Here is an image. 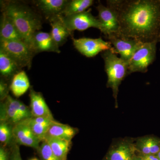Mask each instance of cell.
Listing matches in <instances>:
<instances>
[{"label":"cell","instance_id":"obj_1","mask_svg":"<svg viewBox=\"0 0 160 160\" xmlns=\"http://www.w3.org/2000/svg\"><path fill=\"white\" fill-rule=\"evenodd\" d=\"M107 6L114 12L118 35L143 43L159 41L160 0H109Z\"/></svg>","mask_w":160,"mask_h":160},{"label":"cell","instance_id":"obj_2","mask_svg":"<svg viewBox=\"0 0 160 160\" xmlns=\"http://www.w3.org/2000/svg\"><path fill=\"white\" fill-rule=\"evenodd\" d=\"M1 6L2 12L11 19L23 42L32 50L33 36L42 28L39 16L29 6L17 1H2Z\"/></svg>","mask_w":160,"mask_h":160},{"label":"cell","instance_id":"obj_3","mask_svg":"<svg viewBox=\"0 0 160 160\" xmlns=\"http://www.w3.org/2000/svg\"><path fill=\"white\" fill-rule=\"evenodd\" d=\"M102 58L105 62V71L108 77L107 86L111 88L117 106L119 86L124 78L129 73L128 63L112 51V49L103 52Z\"/></svg>","mask_w":160,"mask_h":160},{"label":"cell","instance_id":"obj_4","mask_svg":"<svg viewBox=\"0 0 160 160\" xmlns=\"http://www.w3.org/2000/svg\"><path fill=\"white\" fill-rule=\"evenodd\" d=\"M0 49L14 60L21 69H31L32 60L35 53L24 42L0 40Z\"/></svg>","mask_w":160,"mask_h":160},{"label":"cell","instance_id":"obj_5","mask_svg":"<svg viewBox=\"0 0 160 160\" xmlns=\"http://www.w3.org/2000/svg\"><path fill=\"white\" fill-rule=\"evenodd\" d=\"M158 42L143 43L128 63L129 73L134 72L144 73L148 71V67L155 59Z\"/></svg>","mask_w":160,"mask_h":160},{"label":"cell","instance_id":"obj_6","mask_svg":"<svg viewBox=\"0 0 160 160\" xmlns=\"http://www.w3.org/2000/svg\"><path fill=\"white\" fill-rule=\"evenodd\" d=\"M62 18L71 33L75 30L83 31L90 28H97L101 32L102 30V26L99 20L92 14L90 9L69 16H62Z\"/></svg>","mask_w":160,"mask_h":160},{"label":"cell","instance_id":"obj_7","mask_svg":"<svg viewBox=\"0 0 160 160\" xmlns=\"http://www.w3.org/2000/svg\"><path fill=\"white\" fill-rule=\"evenodd\" d=\"M107 38L113 46L112 51L116 54H119L120 58L128 63L143 44L134 39L118 34L111 35Z\"/></svg>","mask_w":160,"mask_h":160},{"label":"cell","instance_id":"obj_8","mask_svg":"<svg viewBox=\"0 0 160 160\" xmlns=\"http://www.w3.org/2000/svg\"><path fill=\"white\" fill-rule=\"evenodd\" d=\"M73 45L80 53L87 58L96 56L100 52L112 49L110 42H106L102 38H72Z\"/></svg>","mask_w":160,"mask_h":160},{"label":"cell","instance_id":"obj_9","mask_svg":"<svg viewBox=\"0 0 160 160\" xmlns=\"http://www.w3.org/2000/svg\"><path fill=\"white\" fill-rule=\"evenodd\" d=\"M12 133L13 141L18 145L38 149L41 141L34 135L25 121L13 126Z\"/></svg>","mask_w":160,"mask_h":160},{"label":"cell","instance_id":"obj_10","mask_svg":"<svg viewBox=\"0 0 160 160\" xmlns=\"http://www.w3.org/2000/svg\"><path fill=\"white\" fill-rule=\"evenodd\" d=\"M98 12V19L102 26V32L106 37L118 33L119 26L114 12L108 6L100 4L97 6Z\"/></svg>","mask_w":160,"mask_h":160},{"label":"cell","instance_id":"obj_11","mask_svg":"<svg viewBox=\"0 0 160 160\" xmlns=\"http://www.w3.org/2000/svg\"><path fill=\"white\" fill-rule=\"evenodd\" d=\"M19 101L9 95L6 99L1 102L0 122H7L14 126L23 121L19 114Z\"/></svg>","mask_w":160,"mask_h":160},{"label":"cell","instance_id":"obj_12","mask_svg":"<svg viewBox=\"0 0 160 160\" xmlns=\"http://www.w3.org/2000/svg\"><path fill=\"white\" fill-rule=\"evenodd\" d=\"M136 153L134 143L124 140L113 145L103 160H132Z\"/></svg>","mask_w":160,"mask_h":160},{"label":"cell","instance_id":"obj_13","mask_svg":"<svg viewBox=\"0 0 160 160\" xmlns=\"http://www.w3.org/2000/svg\"><path fill=\"white\" fill-rule=\"evenodd\" d=\"M32 50L35 53L43 52L60 53L59 47L55 42L50 32L39 31L33 36Z\"/></svg>","mask_w":160,"mask_h":160},{"label":"cell","instance_id":"obj_14","mask_svg":"<svg viewBox=\"0 0 160 160\" xmlns=\"http://www.w3.org/2000/svg\"><path fill=\"white\" fill-rule=\"evenodd\" d=\"M30 109L32 117H43L54 119L52 113L41 92L30 89Z\"/></svg>","mask_w":160,"mask_h":160},{"label":"cell","instance_id":"obj_15","mask_svg":"<svg viewBox=\"0 0 160 160\" xmlns=\"http://www.w3.org/2000/svg\"><path fill=\"white\" fill-rule=\"evenodd\" d=\"M48 20L51 26L50 33L55 42L60 47L66 42L71 32L64 24L62 15L52 17Z\"/></svg>","mask_w":160,"mask_h":160},{"label":"cell","instance_id":"obj_16","mask_svg":"<svg viewBox=\"0 0 160 160\" xmlns=\"http://www.w3.org/2000/svg\"><path fill=\"white\" fill-rule=\"evenodd\" d=\"M68 2L67 0H38L35 3L40 11L49 19L62 15Z\"/></svg>","mask_w":160,"mask_h":160},{"label":"cell","instance_id":"obj_17","mask_svg":"<svg viewBox=\"0 0 160 160\" xmlns=\"http://www.w3.org/2000/svg\"><path fill=\"white\" fill-rule=\"evenodd\" d=\"M78 132L77 128L58 122L54 120L49 126L45 138L47 137L56 138L71 142Z\"/></svg>","mask_w":160,"mask_h":160},{"label":"cell","instance_id":"obj_18","mask_svg":"<svg viewBox=\"0 0 160 160\" xmlns=\"http://www.w3.org/2000/svg\"><path fill=\"white\" fill-rule=\"evenodd\" d=\"M0 40L23 42L22 38L14 24L6 12H2L1 17Z\"/></svg>","mask_w":160,"mask_h":160},{"label":"cell","instance_id":"obj_19","mask_svg":"<svg viewBox=\"0 0 160 160\" xmlns=\"http://www.w3.org/2000/svg\"><path fill=\"white\" fill-rule=\"evenodd\" d=\"M134 146L139 154L156 155L160 151V139L152 136L139 138Z\"/></svg>","mask_w":160,"mask_h":160},{"label":"cell","instance_id":"obj_20","mask_svg":"<svg viewBox=\"0 0 160 160\" xmlns=\"http://www.w3.org/2000/svg\"><path fill=\"white\" fill-rule=\"evenodd\" d=\"M54 119L43 117H32L25 120L34 135L41 141H44L49 126Z\"/></svg>","mask_w":160,"mask_h":160},{"label":"cell","instance_id":"obj_21","mask_svg":"<svg viewBox=\"0 0 160 160\" xmlns=\"http://www.w3.org/2000/svg\"><path fill=\"white\" fill-rule=\"evenodd\" d=\"M22 69L13 59L0 49V73L2 76L12 78Z\"/></svg>","mask_w":160,"mask_h":160},{"label":"cell","instance_id":"obj_22","mask_svg":"<svg viewBox=\"0 0 160 160\" xmlns=\"http://www.w3.org/2000/svg\"><path fill=\"white\" fill-rule=\"evenodd\" d=\"M30 88V82L26 72L21 70L12 78L9 89L16 97H20Z\"/></svg>","mask_w":160,"mask_h":160},{"label":"cell","instance_id":"obj_23","mask_svg":"<svg viewBox=\"0 0 160 160\" xmlns=\"http://www.w3.org/2000/svg\"><path fill=\"white\" fill-rule=\"evenodd\" d=\"M44 140L49 144L55 155L59 160H67L71 142L51 137L46 138Z\"/></svg>","mask_w":160,"mask_h":160},{"label":"cell","instance_id":"obj_24","mask_svg":"<svg viewBox=\"0 0 160 160\" xmlns=\"http://www.w3.org/2000/svg\"><path fill=\"white\" fill-rule=\"evenodd\" d=\"M93 0H72L69 1L62 15L67 17L86 11L92 6Z\"/></svg>","mask_w":160,"mask_h":160},{"label":"cell","instance_id":"obj_25","mask_svg":"<svg viewBox=\"0 0 160 160\" xmlns=\"http://www.w3.org/2000/svg\"><path fill=\"white\" fill-rule=\"evenodd\" d=\"M13 126L5 122H0V142L5 145H9L13 138Z\"/></svg>","mask_w":160,"mask_h":160},{"label":"cell","instance_id":"obj_26","mask_svg":"<svg viewBox=\"0 0 160 160\" xmlns=\"http://www.w3.org/2000/svg\"><path fill=\"white\" fill-rule=\"evenodd\" d=\"M37 150L41 160H59L55 155L49 144L45 140L41 142Z\"/></svg>","mask_w":160,"mask_h":160},{"label":"cell","instance_id":"obj_27","mask_svg":"<svg viewBox=\"0 0 160 160\" xmlns=\"http://www.w3.org/2000/svg\"><path fill=\"white\" fill-rule=\"evenodd\" d=\"M9 87L7 84L2 79L0 81V99L4 101L9 95Z\"/></svg>","mask_w":160,"mask_h":160},{"label":"cell","instance_id":"obj_28","mask_svg":"<svg viewBox=\"0 0 160 160\" xmlns=\"http://www.w3.org/2000/svg\"><path fill=\"white\" fill-rule=\"evenodd\" d=\"M10 151V160H22L20 153L19 147L17 144H13L11 146Z\"/></svg>","mask_w":160,"mask_h":160},{"label":"cell","instance_id":"obj_29","mask_svg":"<svg viewBox=\"0 0 160 160\" xmlns=\"http://www.w3.org/2000/svg\"><path fill=\"white\" fill-rule=\"evenodd\" d=\"M10 151L6 149L5 146L0 147V160H10Z\"/></svg>","mask_w":160,"mask_h":160},{"label":"cell","instance_id":"obj_30","mask_svg":"<svg viewBox=\"0 0 160 160\" xmlns=\"http://www.w3.org/2000/svg\"><path fill=\"white\" fill-rule=\"evenodd\" d=\"M137 155H138L139 156H140V157L142 158L143 159L145 160H160L156 155H144L139 154V153H138Z\"/></svg>","mask_w":160,"mask_h":160},{"label":"cell","instance_id":"obj_31","mask_svg":"<svg viewBox=\"0 0 160 160\" xmlns=\"http://www.w3.org/2000/svg\"><path fill=\"white\" fill-rule=\"evenodd\" d=\"M132 160H145L142 158L140 157L138 155L136 154L132 158Z\"/></svg>","mask_w":160,"mask_h":160},{"label":"cell","instance_id":"obj_32","mask_svg":"<svg viewBox=\"0 0 160 160\" xmlns=\"http://www.w3.org/2000/svg\"><path fill=\"white\" fill-rule=\"evenodd\" d=\"M156 155L158 157V158L160 160V151L158 152V154H156Z\"/></svg>","mask_w":160,"mask_h":160},{"label":"cell","instance_id":"obj_33","mask_svg":"<svg viewBox=\"0 0 160 160\" xmlns=\"http://www.w3.org/2000/svg\"><path fill=\"white\" fill-rule=\"evenodd\" d=\"M29 160H39V159H38V158H32L31 159H30Z\"/></svg>","mask_w":160,"mask_h":160},{"label":"cell","instance_id":"obj_34","mask_svg":"<svg viewBox=\"0 0 160 160\" xmlns=\"http://www.w3.org/2000/svg\"><path fill=\"white\" fill-rule=\"evenodd\" d=\"M159 42H160V40H159Z\"/></svg>","mask_w":160,"mask_h":160}]
</instances>
